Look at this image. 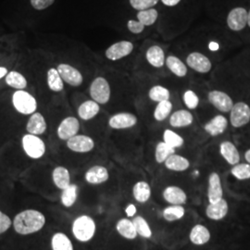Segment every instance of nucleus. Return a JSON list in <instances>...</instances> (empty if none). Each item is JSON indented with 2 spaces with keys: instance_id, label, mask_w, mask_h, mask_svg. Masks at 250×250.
<instances>
[{
  "instance_id": "obj_1",
  "label": "nucleus",
  "mask_w": 250,
  "mask_h": 250,
  "mask_svg": "<svg viewBox=\"0 0 250 250\" xmlns=\"http://www.w3.org/2000/svg\"><path fill=\"white\" fill-rule=\"evenodd\" d=\"M250 5V0H205L204 9L210 21L244 46Z\"/></svg>"
},
{
  "instance_id": "obj_2",
  "label": "nucleus",
  "mask_w": 250,
  "mask_h": 250,
  "mask_svg": "<svg viewBox=\"0 0 250 250\" xmlns=\"http://www.w3.org/2000/svg\"><path fill=\"white\" fill-rule=\"evenodd\" d=\"M189 45L202 51L217 63L221 62L225 57L242 46L238 41L212 21L197 25Z\"/></svg>"
},
{
  "instance_id": "obj_3",
  "label": "nucleus",
  "mask_w": 250,
  "mask_h": 250,
  "mask_svg": "<svg viewBox=\"0 0 250 250\" xmlns=\"http://www.w3.org/2000/svg\"><path fill=\"white\" fill-rule=\"evenodd\" d=\"M12 224L19 234H32L43 229L45 224V215L36 209H26L15 216Z\"/></svg>"
},
{
  "instance_id": "obj_4",
  "label": "nucleus",
  "mask_w": 250,
  "mask_h": 250,
  "mask_svg": "<svg viewBox=\"0 0 250 250\" xmlns=\"http://www.w3.org/2000/svg\"><path fill=\"white\" fill-rule=\"evenodd\" d=\"M186 53L187 54L185 56V59L183 60L189 70L197 72V74L204 75L210 73L214 70L217 62L196 47L188 45Z\"/></svg>"
},
{
  "instance_id": "obj_5",
  "label": "nucleus",
  "mask_w": 250,
  "mask_h": 250,
  "mask_svg": "<svg viewBox=\"0 0 250 250\" xmlns=\"http://www.w3.org/2000/svg\"><path fill=\"white\" fill-rule=\"evenodd\" d=\"M96 223L94 219L88 215H81L72 223V234L75 239L82 243H86L92 240L96 234Z\"/></svg>"
},
{
  "instance_id": "obj_6",
  "label": "nucleus",
  "mask_w": 250,
  "mask_h": 250,
  "mask_svg": "<svg viewBox=\"0 0 250 250\" xmlns=\"http://www.w3.org/2000/svg\"><path fill=\"white\" fill-rule=\"evenodd\" d=\"M12 105L19 113L32 115L37 109L36 99L24 90H17L12 96Z\"/></svg>"
},
{
  "instance_id": "obj_7",
  "label": "nucleus",
  "mask_w": 250,
  "mask_h": 250,
  "mask_svg": "<svg viewBox=\"0 0 250 250\" xmlns=\"http://www.w3.org/2000/svg\"><path fill=\"white\" fill-rule=\"evenodd\" d=\"M23 151L30 159L39 160L45 153V144L43 139L35 134H24L21 139Z\"/></svg>"
},
{
  "instance_id": "obj_8",
  "label": "nucleus",
  "mask_w": 250,
  "mask_h": 250,
  "mask_svg": "<svg viewBox=\"0 0 250 250\" xmlns=\"http://www.w3.org/2000/svg\"><path fill=\"white\" fill-rule=\"evenodd\" d=\"M207 99L210 105L223 113L230 112L234 104L232 97L223 90L213 89L208 91Z\"/></svg>"
},
{
  "instance_id": "obj_9",
  "label": "nucleus",
  "mask_w": 250,
  "mask_h": 250,
  "mask_svg": "<svg viewBox=\"0 0 250 250\" xmlns=\"http://www.w3.org/2000/svg\"><path fill=\"white\" fill-rule=\"evenodd\" d=\"M230 113V124L234 128H240L250 123V105L245 101L234 102Z\"/></svg>"
},
{
  "instance_id": "obj_10",
  "label": "nucleus",
  "mask_w": 250,
  "mask_h": 250,
  "mask_svg": "<svg viewBox=\"0 0 250 250\" xmlns=\"http://www.w3.org/2000/svg\"><path fill=\"white\" fill-rule=\"evenodd\" d=\"M90 96L98 104H107L110 99V86L105 78L98 77L90 85Z\"/></svg>"
},
{
  "instance_id": "obj_11",
  "label": "nucleus",
  "mask_w": 250,
  "mask_h": 250,
  "mask_svg": "<svg viewBox=\"0 0 250 250\" xmlns=\"http://www.w3.org/2000/svg\"><path fill=\"white\" fill-rule=\"evenodd\" d=\"M80 130V122L75 117H67L63 119L59 125L57 134L60 139L63 141H68L70 138L79 133Z\"/></svg>"
},
{
  "instance_id": "obj_12",
  "label": "nucleus",
  "mask_w": 250,
  "mask_h": 250,
  "mask_svg": "<svg viewBox=\"0 0 250 250\" xmlns=\"http://www.w3.org/2000/svg\"><path fill=\"white\" fill-rule=\"evenodd\" d=\"M166 57L165 49L158 44L149 45L145 51V59L146 62L155 69H161L165 67Z\"/></svg>"
},
{
  "instance_id": "obj_13",
  "label": "nucleus",
  "mask_w": 250,
  "mask_h": 250,
  "mask_svg": "<svg viewBox=\"0 0 250 250\" xmlns=\"http://www.w3.org/2000/svg\"><path fill=\"white\" fill-rule=\"evenodd\" d=\"M134 45L130 41H120L110 45L106 50V57L109 61L115 62L129 56L134 51Z\"/></svg>"
},
{
  "instance_id": "obj_14",
  "label": "nucleus",
  "mask_w": 250,
  "mask_h": 250,
  "mask_svg": "<svg viewBox=\"0 0 250 250\" xmlns=\"http://www.w3.org/2000/svg\"><path fill=\"white\" fill-rule=\"evenodd\" d=\"M67 146L76 153H87L94 149L95 141L87 135L76 134L67 141Z\"/></svg>"
},
{
  "instance_id": "obj_15",
  "label": "nucleus",
  "mask_w": 250,
  "mask_h": 250,
  "mask_svg": "<svg viewBox=\"0 0 250 250\" xmlns=\"http://www.w3.org/2000/svg\"><path fill=\"white\" fill-rule=\"evenodd\" d=\"M57 70L60 73L62 79L68 84L77 87V86H80L83 83V78L82 73L71 65L65 64V63L60 64Z\"/></svg>"
},
{
  "instance_id": "obj_16",
  "label": "nucleus",
  "mask_w": 250,
  "mask_h": 250,
  "mask_svg": "<svg viewBox=\"0 0 250 250\" xmlns=\"http://www.w3.org/2000/svg\"><path fill=\"white\" fill-rule=\"evenodd\" d=\"M165 67L178 78H185L189 73V68L184 60L174 54H170L166 57Z\"/></svg>"
},
{
  "instance_id": "obj_17",
  "label": "nucleus",
  "mask_w": 250,
  "mask_h": 250,
  "mask_svg": "<svg viewBox=\"0 0 250 250\" xmlns=\"http://www.w3.org/2000/svg\"><path fill=\"white\" fill-rule=\"evenodd\" d=\"M137 124V118L134 114L129 112L117 113L111 117L108 121L110 128L115 130H123L131 128Z\"/></svg>"
},
{
  "instance_id": "obj_18",
  "label": "nucleus",
  "mask_w": 250,
  "mask_h": 250,
  "mask_svg": "<svg viewBox=\"0 0 250 250\" xmlns=\"http://www.w3.org/2000/svg\"><path fill=\"white\" fill-rule=\"evenodd\" d=\"M224 190L221 183V178L218 173L212 172L208 177V197L210 204L216 203L223 199Z\"/></svg>"
},
{
  "instance_id": "obj_19",
  "label": "nucleus",
  "mask_w": 250,
  "mask_h": 250,
  "mask_svg": "<svg viewBox=\"0 0 250 250\" xmlns=\"http://www.w3.org/2000/svg\"><path fill=\"white\" fill-rule=\"evenodd\" d=\"M163 198L171 205H184L187 203V194L182 188L170 186L163 191Z\"/></svg>"
},
{
  "instance_id": "obj_20",
  "label": "nucleus",
  "mask_w": 250,
  "mask_h": 250,
  "mask_svg": "<svg viewBox=\"0 0 250 250\" xmlns=\"http://www.w3.org/2000/svg\"><path fill=\"white\" fill-rule=\"evenodd\" d=\"M228 126V120L223 114L213 117L204 125V130L211 136H218L225 132Z\"/></svg>"
},
{
  "instance_id": "obj_21",
  "label": "nucleus",
  "mask_w": 250,
  "mask_h": 250,
  "mask_svg": "<svg viewBox=\"0 0 250 250\" xmlns=\"http://www.w3.org/2000/svg\"><path fill=\"white\" fill-rule=\"evenodd\" d=\"M108 178H109V174L107 168L100 165L93 166L84 174L85 181L90 185L103 184L107 182Z\"/></svg>"
},
{
  "instance_id": "obj_22",
  "label": "nucleus",
  "mask_w": 250,
  "mask_h": 250,
  "mask_svg": "<svg viewBox=\"0 0 250 250\" xmlns=\"http://www.w3.org/2000/svg\"><path fill=\"white\" fill-rule=\"evenodd\" d=\"M228 203L225 199H221L220 201L208 204L206 209V214L208 219L213 221H220L225 218V216L228 213Z\"/></svg>"
},
{
  "instance_id": "obj_23",
  "label": "nucleus",
  "mask_w": 250,
  "mask_h": 250,
  "mask_svg": "<svg viewBox=\"0 0 250 250\" xmlns=\"http://www.w3.org/2000/svg\"><path fill=\"white\" fill-rule=\"evenodd\" d=\"M47 125L45 122L44 116L39 113L35 112L32 114L26 125V130L28 134L40 135L43 134L46 131Z\"/></svg>"
},
{
  "instance_id": "obj_24",
  "label": "nucleus",
  "mask_w": 250,
  "mask_h": 250,
  "mask_svg": "<svg viewBox=\"0 0 250 250\" xmlns=\"http://www.w3.org/2000/svg\"><path fill=\"white\" fill-rule=\"evenodd\" d=\"M194 116L188 109H178L170 117V126L174 128L188 127L193 124Z\"/></svg>"
},
{
  "instance_id": "obj_25",
  "label": "nucleus",
  "mask_w": 250,
  "mask_h": 250,
  "mask_svg": "<svg viewBox=\"0 0 250 250\" xmlns=\"http://www.w3.org/2000/svg\"><path fill=\"white\" fill-rule=\"evenodd\" d=\"M220 153L225 161L231 165H236L240 161V155L236 146L230 141H224L220 145Z\"/></svg>"
},
{
  "instance_id": "obj_26",
  "label": "nucleus",
  "mask_w": 250,
  "mask_h": 250,
  "mask_svg": "<svg viewBox=\"0 0 250 250\" xmlns=\"http://www.w3.org/2000/svg\"><path fill=\"white\" fill-rule=\"evenodd\" d=\"M189 238H190V241L192 242L194 245L202 246L209 241L210 232L205 226L201 224H197L191 230Z\"/></svg>"
},
{
  "instance_id": "obj_27",
  "label": "nucleus",
  "mask_w": 250,
  "mask_h": 250,
  "mask_svg": "<svg viewBox=\"0 0 250 250\" xmlns=\"http://www.w3.org/2000/svg\"><path fill=\"white\" fill-rule=\"evenodd\" d=\"M52 180L57 188L63 190L71 185L70 171L62 166L56 167L52 172Z\"/></svg>"
},
{
  "instance_id": "obj_28",
  "label": "nucleus",
  "mask_w": 250,
  "mask_h": 250,
  "mask_svg": "<svg viewBox=\"0 0 250 250\" xmlns=\"http://www.w3.org/2000/svg\"><path fill=\"white\" fill-rule=\"evenodd\" d=\"M100 107L94 100H87L82 103L78 108V115L83 121H89L99 114Z\"/></svg>"
},
{
  "instance_id": "obj_29",
  "label": "nucleus",
  "mask_w": 250,
  "mask_h": 250,
  "mask_svg": "<svg viewBox=\"0 0 250 250\" xmlns=\"http://www.w3.org/2000/svg\"><path fill=\"white\" fill-rule=\"evenodd\" d=\"M164 163H165V167L168 170H173V171H185L188 170L190 166V163L188 159L176 154L170 156Z\"/></svg>"
},
{
  "instance_id": "obj_30",
  "label": "nucleus",
  "mask_w": 250,
  "mask_h": 250,
  "mask_svg": "<svg viewBox=\"0 0 250 250\" xmlns=\"http://www.w3.org/2000/svg\"><path fill=\"white\" fill-rule=\"evenodd\" d=\"M117 232L128 240H134L137 236L134 224L129 219H121L116 224Z\"/></svg>"
},
{
  "instance_id": "obj_31",
  "label": "nucleus",
  "mask_w": 250,
  "mask_h": 250,
  "mask_svg": "<svg viewBox=\"0 0 250 250\" xmlns=\"http://www.w3.org/2000/svg\"><path fill=\"white\" fill-rule=\"evenodd\" d=\"M134 199L139 203H146L151 197V188L146 182H137L133 188Z\"/></svg>"
},
{
  "instance_id": "obj_32",
  "label": "nucleus",
  "mask_w": 250,
  "mask_h": 250,
  "mask_svg": "<svg viewBox=\"0 0 250 250\" xmlns=\"http://www.w3.org/2000/svg\"><path fill=\"white\" fill-rule=\"evenodd\" d=\"M160 18V11L156 8L145 9L141 11H137L136 20L143 23L146 27H150L154 25Z\"/></svg>"
},
{
  "instance_id": "obj_33",
  "label": "nucleus",
  "mask_w": 250,
  "mask_h": 250,
  "mask_svg": "<svg viewBox=\"0 0 250 250\" xmlns=\"http://www.w3.org/2000/svg\"><path fill=\"white\" fill-rule=\"evenodd\" d=\"M52 250H73L71 239L63 232H56L51 238Z\"/></svg>"
},
{
  "instance_id": "obj_34",
  "label": "nucleus",
  "mask_w": 250,
  "mask_h": 250,
  "mask_svg": "<svg viewBox=\"0 0 250 250\" xmlns=\"http://www.w3.org/2000/svg\"><path fill=\"white\" fill-rule=\"evenodd\" d=\"M78 197V187L74 184H71L69 187L63 189L61 200L64 207L71 208L75 204Z\"/></svg>"
},
{
  "instance_id": "obj_35",
  "label": "nucleus",
  "mask_w": 250,
  "mask_h": 250,
  "mask_svg": "<svg viewBox=\"0 0 250 250\" xmlns=\"http://www.w3.org/2000/svg\"><path fill=\"white\" fill-rule=\"evenodd\" d=\"M46 81H47V85L49 89L53 92H61L64 88L63 80L58 70L55 68H51L47 71Z\"/></svg>"
},
{
  "instance_id": "obj_36",
  "label": "nucleus",
  "mask_w": 250,
  "mask_h": 250,
  "mask_svg": "<svg viewBox=\"0 0 250 250\" xmlns=\"http://www.w3.org/2000/svg\"><path fill=\"white\" fill-rule=\"evenodd\" d=\"M6 83L10 87L17 90H23L27 87L26 78L21 73L15 71L8 72L6 75Z\"/></svg>"
},
{
  "instance_id": "obj_37",
  "label": "nucleus",
  "mask_w": 250,
  "mask_h": 250,
  "mask_svg": "<svg viewBox=\"0 0 250 250\" xmlns=\"http://www.w3.org/2000/svg\"><path fill=\"white\" fill-rule=\"evenodd\" d=\"M148 98L152 101L157 102V103L170 100V90L165 86L160 85V84L154 85L148 91Z\"/></svg>"
},
{
  "instance_id": "obj_38",
  "label": "nucleus",
  "mask_w": 250,
  "mask_h": 250,
  "mask_svg": "<svg viewBox=\"0 0 250 250\" xmlns=\"http://www.w3.org/2000/svg\"><path fill=\"white\" fill-rule=\"evenodd\" d=\"M172 103L170 102V100L167 101H162L158 103V105L155 107L153 116L154 119L158 122H162L164 120H166L168 117L170 116V112L172 110Z\"/></svg>"
},
{
  "instance_id": "obj_39",
  "label": "nucleus",
  "mask_w": 250,
  "mask_h": 250,
  "mask_svg": "<svg viewBox=\"0 0 250 250\" xmlns=\"http://www.w3.org/2000/svg\"><path fill=\"white\" fill-rule=\"evenodd\" d=\"M186 214L184 207L181 205H171L163 210V218L168 222H174L181 220Z\"/></svg>"
},
{
  "instance_id": "obj_40",
  "label": "nucleus",
  "mask_w": 250,
  "mask_h": 250,
  "mask_svg": "<svg viewBox=\"0 0 250 250\" xmlns=\"http://www.w3.org/2000/svg\"><path fill=\"white\" fill-rule=\"evenodd\" d=\"M135 228V231L137 234L142 236L144 238H150L152 236V231L149 224L144 219L142 216L134 217L132 221Z\"/></svg>"
},
{
  "instance_id": "obj_41",
  "label": "nucleus",
  "mask_w": 250,
  "mask_h": 250,
  "mask_svg": "<svg viewBox=\"0 0 250 250\" xmlns=\"http://www.w3.org/2000/svg\"><path fill=\"white\" fill-rule=\"evenodd\" d=\"M173 154H175V149L171 148L164 142H160L157 145V147H156L155 159L158 163L161 164V163H164L165 161Z\"/></svg>"
},
{
  "instance_id": "obj_42",
  "label": "nucleus",
  "mask_w": 250,
  "mask_h": 250,
  "mask_svg": "<svg viewBox=\"0 0 250 250\" xmlns=\"http://www.w3.org/2000/svg\"><path fill=\"white\" fill-rule=\"evenodd\" d=\"M163 142L167 144L169 146L173 149H176L178 147H181L184 145V138L180 136L178 134L175 132L171 131L170 129H167L164 131L163 134Z\"/></svg>"
},
{
  "instance_id": "obj_43",
  "label": "nucleus",
  "mask_w": 250,
  "mask_h": 250,
  "mask_svg": "<svg viewBox=\"0 0 250 250\" xmlns=\"http://www.w3.org/2000/svg\"><path fill=\"white\" fill-rule=\"evenodd\" d=\"M183 101L188 110H194L199 106L200 98L194 90L188 89L183 94Z\"/></svg>"
},
{
  "instance_id": "obj_44",
  "label": "nucleus",
  "mask_w": 250,
  "mask_h": 250,
  "mask_svg": "<svg viewBox=\"0 0 250 250\" xmlns=\"http://www.w3.org/2000/svg\"><path fill=\"white\" fill-rule=\"evenodd\" d=\"M231 173L234 178L240 181L250 179V164L249 163H238L234 165L231 170Z\"/></svg>"
},
{
  "instance_id": "obj_45",
  "label": "nucleus",
  "mask_w": 250,
  "mask_h": 250,
  "mask_svg": "<svg viewBox=\"0 0 250 250\" xmlns=\"http://www.w3.org/2000/svg\"><path fill=\"white\" fill-rule=\"evenodd\" d=\"M160 2L161 0H129L131 7L136 11L155 8Z\"/></svg>"
},
{
  "instance_id": "obj_46",
  "label": "nucleus",
  "mask_w": 250,
  "mask_h": 250,
  "mask_svg": "<svg viewBox=\"0 0 250 250\" xmlns=\"http://www.w3.org/2000/svg\"><path fill=\"white\" fill-rule=\"evenodd\" d=\"M127 29L134 35H140L145 31L146 26L137 20H129L127 21Z\"/></svg>"
},
{
  "instance_id": "obj_47",
  "label": "nucleus",
  "mask_w": 250,
  "mask_h": 250,
  "mask_svg": "<svg viewBox=\"0 0 250 250\" xmlns=\"http://www.w3.org/2000/svg\"><path fill=\"white\" fill-rule=\"evenodd\" d=\"M12 222L9 216L0 210V234L7 232L10 228Z\"/></svg>"
},
{
  "instance_id": "obj_48",
  "label": "nucleus",
  "mask_w": 250,
  "mask_h": 250,
  "mask_svg": "<svg viewBox=\"0 0 250 250\" xmlns=\"http://www.w3.org/2000/svg\"><path fill=\"white\" fill-rule=\"evenodd\" d=\"M32 7L37 10H43L50 7L55 0H30Z\"/></svg>"
},
{
  "instance_id": "obj_49",
  "label": "nucleus",
  "mask_w": 250,
  "mask_h": 250,
  "mask_svg": "<svg viewBox=\"0 0 250 250\" xmlns=\"http://www.w3.org/2000/svg\"><path fill=\"white\" fill-rule=\"evenodd\" d=\"M250 45V5L248 13V21H247V29H246V43L245 45Z\"/></svg>"
},
{
  "instance_id": "obj_50",
  "label": "nucleus",
  "mask_w": 250,
  "mask_h": 250,
  "mask_svg": "<svg viewBox=\"0 0 250 250\" xmlns=\"http://www.w3.org/2000/svg\"><path fill=\"white\" fill-rule=\"evenodd\" d=\"M125 213L128 217H134L136 213V207L134 204H129L125 208Z\"/></svg>"
},
{
  "instance_id": "obj_51",
  "label": "nucleus",
  "mask_w": 250,
  "mask_h": 250,
  "mask_svg": "<svg viewBox=\"0 0 250 250\" xmlns=\"http://www.w3.org/2000/svg\"><path fill=\"white\" fill-rule=\"evenodd\" d=\"M8 74V70L5 67H0V79L5 77Z\"/></svg>"
},
{
  "instance_id": "obj_52",
  "label": "nucleus",
  "mask_w": 250,
  "mask_h": 250,
  "mask_svg": "<svg viewBox=\"0 0 250 250\" xmlns=\"http://www.w3.org/2000/svg\"><path fill=\"white\" fill-rule=\"evenodd\" d=\"M245 159H246V161H248V163L250 164V149H249L248 151L246 152V154H245Z\"/></svg>"
}]
</instances>
